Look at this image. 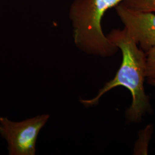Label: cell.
<instances>
[{
	"label": "cell",
	"instance_id": "6da1fadb",
	"mask_svg": "<svg viewBox=\"0 0 155 155\" xmlns=\"http://www.w3.org/2000/svg\"><path fill=\"white\" fill-rule=\"evenodd\" d=\"M111 41L121 50V65L115 77L105 83L97 95L89 100H80L86 107L97 105L100 98L118 86L128 89L132 95V104L125 112L129 122L138 123L151 110L150 97L146 94L144 81L146 78V54L123 28L115 29L107 35Z\"/></svg>",
	"mask_w": 155,
	"mask_h": 155
},
{
	"label": "cell",
	"instance_id": "7a4b0ae2",
	"mask_svg": "<svg viewBox=\"0 0 155 155\" xmlns=\"http://www.w3.org/2000/svg\"><path fill=\"white\" fill-rule=\"evenodd\" d=\"M125 0H73L68 10L74 44L90 55L109 58L119 48L113 43L102 27L106 12Z\"/></svg>",
	"mask_w": 155,
	"mask_h": 155
},
{
	"label": "cell",
	"instance_id": "3957f363",
	"mask_svg": "<svg viewBox=\"0 0 155 155\" xmlns=\"http://www.w3.org/2000/svg\"><path fill=\"white\" fill-rule=\"evenodd\" d=\"M50 118L47 114L21 121L0 117V135L8 144L9 155H35L39 132Z\"/></svg>",
	"mask_w": 155,
	"mask_h": 155
},
{
	"label": "cell",
	"instance_id": "277c9868",
	"mask_svg": "<svg viewBox=\"0 0 155 155\" xmlns=\"http://www.w3.org/2000/svg\"><path fill=\"white\" fill-rule=\"evenodd\" d=\"M115 9L124 28L144 52L155 46V13L134 11L122 4Z\"/></svg>",
	"mask_w": 155,
	"mask_h": 155
},
{
	"label": "cell",
	"instance_id": "5b68a950",
	"mask_svg": "<svg viewBox=\"0 0 155 155\" xmlns=\"http://www.w3.org/2000/svg\"><path fill=\"white\" fill-rule=\"evenodd\" d=\"M153 125L149 124L138 134V139L136 142L134 148V155H148L150 140L153 132Z\"/></svg>",
	"mask_w": 155,
	"mask_h": 155
},
{
	"label": "cell",
	"instance_id": "8992f818",
	"mask_svg": "<svg viewBox=\"0 0 155 155\" xmlns=\"http://www.w3.org/2000/svg\"><path fill=\"white\" fill-rule=\"evenodd\" d=\"M121 4L134 11L155 13V0H125Z\"/></svg>",
	"mask_w": 155,
	"mask_h": 155
},
{
	"label": "cell",
	"instance_id": "52a82bcc",
	"mask_svg": "<svg viewBox=\"0 0 155 155\" xmlns=\"http://www.w3.org/2000/svg\"><path fill=\"white\" fill-rule=\"evenodd\" d=\"M146 54V78L155 79V46L145 52Z\"/></svg>",
	"mask_w": 155,
	"mask_h": 155
},
{
	"label": "cell",
	"instance_id": "ba28073f",
	"mask_svg": "<svg viewBox=\"0 0 155 155\" xmlns=\"http://www.w3.org/2000/svg\"><path fill=\"white\" fill-rule=\"evenodd\" d=\"M148 83L155 87V79H148Z\"/></svg>",
	"mask_w": 155,
	"mask_h": 155
}]
</instances>
